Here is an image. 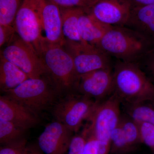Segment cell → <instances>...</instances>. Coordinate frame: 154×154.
Here are the masks:
<instances>
[{
	"label": "cell",
	"mask_w": 154,
	"mask_h": 154,
	"mask_svg": "<svg viewBox=\"0 0 154 154\" xmlns=\"http://www.w3.org/2000/svg\"><path fill=\"white\" fill-rule=\"evenodd\" d=\"M114 94L124 104L154 99V85L137 63L116 59L113 66Z\"/></svg>",
	"instance_id": "6da1fadb"
},
{
	"label": "cell",
	"mask_w": 154,
	"mask_h": 154,
	"mask_svg": "<svg viewBox=\"0 0 154 154\" xmlns=\"http://www.w3.org/2000/svg\"><path fill=\"white\" fill-rule=\"evenodd\" d=\"M154 45L135 30L125 26H112L96 46L111 57L137 63Z\"/></svg>",
	"instance_id": "7a4b0ae2"
},
{
	"label": "cell",
	"mask_w": 154,
	"mask_h": 154,
	"mask_svg": "<svg viewBox=\"0 0 154 154\" xmlns=\"http://www.w3.org/2000/svg\"><path fill=\"white\" fill-rule=\"evenodd\" d=\"M40 57L51 75L59 95L73 93L79 75L71 56L63 45H44Z\"/></svg>",
	"instance_id": "3957f363"
},
{
	"label": "cell",
	"mask_w": 154,
	"mask_h": 154,
	"mask_svg": "<svg viewBox=\"0 0 154 154\" xmlns=\"http://www.w3.org/2000/svg\"><path fill=\"white\" fill-rule=\"evenodd\" d=\"M5 95L39 115L55 104L59 94L43 77L28 79L17 88L4 91Z\"/></svg>",
	"instance_id": "277c9868"
},
{
	"label": "cell",
	"mask_w": 154,
	"mask_h": 154,
	"mask_svg": "<svg viewBox=\"0 0 154 154\" xmlns=\"http://www.w3.org/2000/svg\"><path fill=\"white\" fill-rule=\"evenodd\" d=\"M45 0H23L14 23L16 33L39 57L41 39V12Z\"/></svg>",
	"instance_id": "5b68a950"
},
{
	"label": "cell",
	"mask_w": 154,
	"mask_h": 154,
	"mask_svg": "<svg viewBox=\"0 0 154 154\" xmlns=\"http://www.w3.org/2000/svg\"><path fill=\"white\" fill-rule=\"evenodd\" d=\"M99 102L79 94L70 93L58 99L53 107V114L56 120L76 132Z\"/></svg>",
	"instance_id": "8992f818"
},
{
	"label": "cell",
	"mask_w": 154,
	"mask_h": 154,
	"mask_svg": "<svg viewBox=\"0 0 154 154\" xmlns=\"http://www.w3.org/2000/svg\"><path fill=\"white\" fill-rule=\"evenodd\" d=\"M121 102L115 94L97 103L88 119L90 124L84 131L96 139L110 145V136L117 126L121 115Z\"/></svg>",
	"instance_id": "52a82bcc"
},
{
	"label": "cell",
	"mask_w": 154,
	"mask_h": 154,
	"mask_svg": "<svg viewBox=\"0 0 154 154\" xmlns=\"http://www.w3.org/2000/svg\"><path fill=\"white\" fill-rule=\"evenodd\" d=\"M1 52V55L25 72L29 79H37L48 74L41 57L16 33Z\"/></svg>",
	"instance_id": "ba28073f"
},
{
	"label": "cell",
	"mask_w": 154,
	"mask_h": 154,
	"mask_svg": "<svg viewBox=\"0 0 154 154\" xmlns=\"http://www.w3.org/2000/svg\"><path fill=\"white\" fill-rule=\"evenodd\" d=\"M63 46L71 56L79 75L112 68V57L99 48L84 42L66 41Z\"/></svg>",
	"instance_id": "9c48e42d"
},
{
	"label": "cell",
	"mask_w": 154,
	"mask_h": 154,
	"mask_svg": "<svg viewBox=\"0 0 154 154\" xmlns=\"http://www.w3.org/2000/svg\"><path fill=\"white\" fill-rule=\"evenodd\" d=\"M112 68L96 70L79 75L75 91L96 102L111 96L114 91Z\"/></svg>",
	"instance_id": "30bf717a"
},
{
	"label": "cell",
	"mask_w": 154,
	"mask_h": 154,
	"mask_svg": "<svg viewBox=\"0 0 154 154\" xmlns=\"http://www.w3.org/2000/svg\"><path fill=\"white\" fill-rule=\"evenodd\" d=\"M131 8L128 0H96L85 11L103 24L125 26Z\"/></svg>",
	"instance_id": "8fae6325"
},
{
	"label": "cell",
	"mask_w": 154,
	"mask_h": 154,
	"mask_svg": "<svg viewBox=\"0 0 154 154\" xmlns=\"http://www.w3.org/2000/svg\"><path fill=\"white\" fill-rule=\"evenodd\" d=\"M73 133L60 122L55 120L47 124L39 135L38 148L45 154H66Z\"/></svg>",
	"instance_id": "7c38bea8"
},
{
	"label": "cell",
	"mask_w": 154,
	"mask_h": 154,
	"mask_svg": "<svg viewBox=\"0 0 154 154\" xmlns=\"http://www.w3.org/2000/svg\"><path fill=\"white\" fill-rule=\"evenodd\" d=\"M41 18L42 49L46 45H63L65 40L60 7L50 0H45L42 9Z\"/></svg>",
	"instance_id": "4fadbf2b"
},
{
	"label": "cell",
	"mask_w": 154,
	"mask_h": 154,
	"mask_svg": "<svg viewBox=\"0 0 154 154\" xmlns=\"http://www.w3.org/2000/svg\"><path fill=\"white\" fill-rule=\"evenodd\" d=\"M0 119L11 122L26 130L39 123V116L6 95L0 97Z\"/></svg>",
	"instance_id": "5bb4252c"
},
{
	"label": "cell",
	"mask_w": 154,
	"mask_h": 154,
	"mask_svg": "<svg viewBox=\"0 0 154 154\" xmlns=\"http://www.w3.org/2000/svg\"><path fill=\"white\" fill-rule=\"evenodd\" d=\"M125 26L140 33L154 44V5L132 8Z\"/></svg>",
	"instance_id": "9a60e30c"
},
{
	"label": "cell",
	"mask_w": 154,
	"mask_h": 154,
	"mask_svg": "<svg viewBox=\"0 0 154 154\" xmlns=\"http://www.w3.org/2000/svg\"><path fill=\"white\" fill-rule=\"evenodd\" d=\"M112 26L99 22L85 11L78 22V30L82 40L96 46Z\"/></svg>",
	"instance_id": "2e32d148"
},
{
	"label": "cell",
	"mask_w": 154,
	"mask_h": 154,
	"mask_svg": "<svg viewBox=\"0 0 154 154\" xmlns=\"http://www.w3.org/2000/svg\"><path fill=\"white\" fill-rule=\"evenodd\" d=\"M28 79L25 72L1 55L0 87L3 92L17 88Z\"/></svg>",
	"instance_id": "e0dca14e"
},
{
	"label": "cell",
	"mask_w": 154,
	"mask_h": 154,
	"mask_svg": "<svg viewBox=\"0 0 154 154\" xmlns=\"http://www.w3.org/2000/svg\"><path fill=\"white\" fill-rule=\"evenodd\" d=\"M62 31L66 41L84 42L78 30V22L81 14L85 10L81 8H60Z\"/></svg>",
	"instance_id": "ac0fdd59"
},
{
	"label": "cell",
	"mask_w": 154,
	"mask_h": 154,
	"mask_svg": "<svg viewBox=\"0 0 154 154\" xmlns=\"http://www.w3.org/2000/svg\"><path fill=\"white\" fill-rule=\"evenodd\" d=\"M126 114L137 122H148L154 125V107L144 103L124 104Z\"/></svg>",
	"instance_id": "d6986e66"
},
{
	"label": "cell",
	"mask_w": 154,
	"mask_h": 154,
	"mask_svg": "<svg viewBox=\"0 0 154 154\" xmlns=\"http://www.w3.org/2000/svg\"><path fill=\"white\" fill-rule=\"evenodd\" d=\"M26 130L11 122L0 119V143L5 145L22 139Z\"/></svg>",
	"instance_id": "ffe728a7"
},
{
	"label": "cell",
	"mask_w": 154,
	"mask_h": 154,
	"mask_svg": "<svg viewBox=\"0 0 154 154\" xmlns=\"http://www.w3.org/2000/svg\"><path fill=\"white\" fill-rule=\"evenodd\" d=\"M23 0H0V25H14Z\"/></svg>",
	"instance_id": "44dd1931"
},
{
	"label": "cell",
	"mask_w": 154,
	"mask_h": 154,
	"mask_svg": "<svg viewBox=\"0 0 154 154\" xmlns=\"http://www.w3.org/2000/svg\"><path fill=\"white\" fill-rule=\"evenodd\" d=\"M131 148L141 142L137 123L128 115H122L118 123Z\"/></svg>",
	"instance_id": "7402d4cb"
},
{
	"label": "cell",
	"mask_w": 154,
	"mask_h": 154,
	"mask_svg": "<svg viewBox=\"0 0 154 154\" xmlns=\"http://www.w3.org/2000/svg\"><path fill=\"white\" fill-rule=\"evenodd\" d=\"M110 145L102 142L91 135H87L84 154H107Z\"/></svg>",
	"instance_id": "603a6c76"
},
{
	"label": "cell",
	"mask_w": 154,
	"mask_h": 154,
	"mask_svg": "<svg viewBox=\"0 0 154 154\" xmlns=\"http://www.w3.org/2000/svg\"><path fill=\"white\" fill-rule=\"evenodd\" d=\"M137 63L154 85V45Z\"/></svg>",
	"instance_id": "cb8c5ba5"
},
{
	"label": "cell",
	"mask_w": 154,
	"mask_h": 154,
	"mask_svg": "<svg viewBox=\"0 0 154 154\" xmlns=\"http://www.w3.org/2000/svg\"><path fill=\"white\" fill-rule=\"evenodd\" d=\"M136 122V121H135ZM136 122L139 131L141 143L154 148V125L148 122Z\"/></svg>",
	"instance_id": "d4e9b609"
},
{
	"label": "cell",
	"mask_w": 154,
	"mask_h": 154,
	"mask_svg": "<svg viewBox=\"0 0 154 154\" xmlns=\"http://www.w3.org/2000/svg\"><path fill=\"white\" fill-rule=\"evenodd\" d=\"M25 138L10 143L3 145L0 149V154H26L29 147Z\"/></svg>",
	"instance_id": "484cf974"
},
{
	"label": "cell",
	"mask_w": 154,
	"mask_h": 154,
	"mask_svg": "<svg viewBox=\"0 0 154 154\" xmlns=\"http://www.w3.org/2000/svg\"><path fill=\"white\" fill-rule=\"evenodd\" d=\"M87 136L83 131L82 134L76 135L72 138L67 154H84Z\"/></svg>",
	"instance_id": "4316f807"
},
{
	"label": "cell",
	"mask_w": 154,
	"mask_h": 154,
	"mask_svg": "<svg viewBox=\"0 0 154 154\" xmlns=\"http://www.w3.org/2000/svg\"><path fill=\"white\" fill-rule=\"evenodd\" d=\"M60 8H88L96 0H50Z\"/></svg>",
	"instance_id": "83f0119b"
},
{
	"label": "cell",
	"mask_w": 154,
	"mask_h": 154,
	"mask_svg": "<svg viewBox=\"0 0 154 154\" xmlns=\"http://www.w3.org/2000/svg\"><path fill=\"white\" fill-rule=\"evenodd\" d=\"M16 30L14 25H0V46L8 44L14 35Z\"/></svg>",
	"instance_id": "f1b7e54d"
},
{
	"label": "cell",
	"mask_w": 154,
	"mask_h": 154,
	"mask_svg": "<svg viewBox=\"0 0 154 154\" xmlns=\"http://www.w3.org/2000/svg\"><path fill=\"white\" fill-rule=\"evenodd\" d=\"M128 1L131 5L132 8L154 5V0H128Z\"/></svg>",
	"instance_id": "f546056e"
},
{
	"label": "cell",
	"mask_w": 154,
	"mask_h": 154,
	"mask_svg": "<svg viewBox=\"0 0 154 154\" xmlns=\"http://www.w3.org/2000/svg\"><path fill=\"white\" fill-rule=\"evenodd\" d=\"M26 154H44L42 151L36 147H29L28 152Z\"/></svg>",
	"instance_id": "4dcf8cb0"
},
{
	"label": "cell",
	"mask_w": 154,
	"mask_h": 154,
	"mask_svg": "<svg viewBox=\"0 0 154 154\" xmlns=\"http://www.w3.org/2000/svg\"><path fill=\"white\" fill-rule=\"evenodd\" d=\"M151 102V105H152L154 107V99L153 100H152V101H150Z\"/></svg>",
	"instance_id": "1f68e13d"
},
{
	"label": "cell",
	"mask_w": 154,
	"mask_h": 154,
	"mask_svg": "<svg viewBox=\"0 0 154 154\" xmlns=\"http://www.w3.org/2000/svg\"><path fill=\"white\" fill-rule=\"evenodd\" d=\"M153 149V151H154V148Z\"/></svg>",
	"instance_id": "d6a6232c"
}]
</instances>
